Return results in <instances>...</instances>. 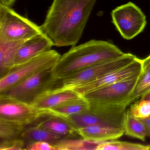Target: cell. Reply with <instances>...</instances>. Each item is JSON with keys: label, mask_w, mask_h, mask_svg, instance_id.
<instances>
[{"label": "cell", "mask_w": 150, "mask_h": 150, "mask_svg": "<svg viewBox=\"0 0 150 150\" xmlns=\"http://www.w3.org/2000/svg\"><path fill=\"white\" fill-rule=\"evenodd\" d=\"M16 0H0V4L11 7L13 6Z\"/></svg>", "instance_id": "cell-28"}, {"label": "cell", "mask_w": 150, "mask_h": 150, "mask_svg": "<svg viewBox=\"0 0 150 150\" xmlns=\"http://www.w3.org/2000/svg\"><path fill=\"white\" fill-rule=\"evenodd\" d=\"M124 135L132 137L145 140L146 136V129L144 123L139 118L133 116L129 111L126 110L124 123Z\"/></svg>", "instance_id": "cell-20"}, {"label": "cell", "mask_w": 150, "mask_h": 150, "mask_svg": "<svg viewBox=\"0 0 150 150\" xmlns=\"http://www.w3.org/2000/svg\"><path fill=\"white\" fill-rule=\"evenodd\" d=\"M99 142L82 138H64L52 145L56 150H96Z\"/></svg>", "instance_id": "cell-21"}, {"label": "cell", "mask_w": 150, "mask_h": 150, "mask_svg": "<svg viewBox=\"0 0 150 150\" xmlns=\"http://www.w3.org/2000/svg\"><path fill=\"white\" fill-rule=\"evenodd\" d=\"M137 58L131 53L100 63L61 79L60 90L73 89L106 75L131 63Z\"/></svg>", "instance_id": "cell-7"}, {"label": "cell", "mask_w": 150, "mask_h": 150, "mask_svg": "<svg viewBox=\"0 0 150 150\" xmlns=\"http://www.w3.org/2000/svg\"><path fill=\"white\" fill-rule=\"evenodd\" d=\"M20 138L24 141L26 147L30 144L40 141L47 142L53 145L64 139L59 135L35 126L26 127Z\"/></svg>", "instance_id": "cell-17"}, {"label": "cell", "mask_w": 150, "mask_h": 150, "mask_svg": "<svg viewBox=\"0 0 150 150\" xmlns=\"http://www.w3.org/2000/svg\"><path fill=\"white\" fill-rule=\"evenodd\" d=\"M26 150V146L20 137L14 140L0 142V150Z\"/></svg>", "instance_id": "cell-25"}, {"label": "cell", "mask_w": 150, "mask_h": 150, "mask_svg": "<svg viewBox=\"0 0 150 150\" xmlns=\"http://www.w3.org/2000/svg\"><path fill=\"white\" fill-rule=\"evenodd\" d=\"M138 77L100 88L82 96L90 103L128 106L135 100L131 94Z\"/></svg>", "instance_id": "cell-8"}, {"label": "cell", "mask_w": 150, "mask_h": 150, "mask_svg": "<svg viewBox=\"0 0 150 150\" xmlns=\"http://www.w3.org/2000/svg\"><path fill=\"white\" fill-rule=\"evenodd\" d=\"M53 46V42L50 38L44 33L38 34L26 40L17 52L12 70L50 50Z\"/></svg>", "instance_id": "cell-12"}, {"label": "cell", "mask_w": 150, "mask_h": 150, "mask_svg": "<svg viewBox=\"0 0 150 150\" xmlns=\"http://www.w3.org/2000/svg\"><path fill=\"white\" fill-rule=\"evenodd\" d=\"M61 56L55 50H50L13 68L0 79V93L5 92L33 75L53 67Z\"/></svg>", "instance_id": "cell-6"}, {"label": "cell", "mask_w": 150, "mask_h": 150, "mask_svg": "<svg viewBox=\"0 0 150 150\" xmlns=\"http://www.w3.org/2000/svg\"><path fill=\"white\" fill-rule=\"evenodd\" d=\"M89 103V109L86 111L65 117L76 129L92 125L124 128L128 106Z\"/></svg>", "instance_id": "cell-4"}, {"label": "cell", "mask_w": 150, "mask_h": 150, "mask_svg": "<svg viewBox=\"0 0 150 150\" xmlns=\"http://www.w3.org/2000/svg\"><path fill=\"white\" fill-rule=\"evenodd\" d=\"M150 145L113 140L100 142L96 150H149Z\"/></svg>", "instance_id": "cell-22"}, {"label": "cell", "mask_w": 150, "mask_h": 150, "mask_svg": "<svg viewBox=\"0 0 150 150\" xmlns=\"http://www.w3.org/2000/svg\"><path fill=\"white\" fill-rule=\"evenodd\" d=\"M52 68L42 71L8 90L0 93V97L32 106L46 95L59 91L61 79L54 77Z\"/></svg>", "instance_id": "cell-3"}, {"label": "cell", "mask_w": 150, "mask_h": 150, "mask_svg": "<svg viewBox=\"0 0 150 150\" xmlns=\"http://www.w3.org/2000/svg\"><path fill=\"white\" fill-rule=\"evenodd\" d=\"M80 96L72 89L55 91L39 99L32 106L37 109L48 111L67 101Z\"/></svg>", "instance_id": "cell-16"}, {"label": "cell", "mask_w": 150, "mask_h": 150, "mask_svg": "<svg viewBox=\"0 0 150 150\" xmlns=\"http://www.w3.org/2000/svg\"><path fill=\"white\" fill-rule=\"evenodd\" d=\"M78 134L85 140L104 142L116 140L124 135V128L103 125H92L79 128Z\"/></svg>", "instance_id": "cell-14"}, {"label": "cell", "mask_w": 150, "mask_h": 150, "mask_svg": "<svg viewBox=\"0 0 150 150\" xmlns=\"http://www.w3.org/2000/svg\"><path fill=\"white\" fill-rule=\"evenodd\" d=\"M25 41L0 40V79L12 70L17 52Z\"/></svg>", "instance_id": "cell-15"}, {"label": "cell", "mask_w": 150, "mask_h": 150, "mask_svg": "<svg viewBox=\"0 0 150 150\" xmlns=\"http://www.w3.org/2000/svg\"><path fill=\"white\" fill-rule=\"evenodd\" d=\"M150 90V68L142 69L131 94V97L136 100Z\"/></svg>", "instance_id": "cell-23"}, {"label": "cell", "mask_w": 150, "mask_h": 150, "mask_svg": "<svg viewBox=\"0 0 150 150\" xmlns=\"http://www.w3.org/2000/svg\"><path fill=\"white\" fill-rule=\"evenodd\" d=\"M35 126L45 129L64 138H71L79 136L77 129L64 117L47 114L37 119L27 126Z\"/></svg>", "instance_id": "cell-13"}, {"label": "cell", "mask_w": 150, "mask_h": 150, "mask_svg": "<svg viewBox=\"0 0 150 150\" xmlns=\"http://www.w3.org/2000/svg\"><path fill=\"white\" fill-rule=\"evenodd\" d=\"M112 21L122 36L131 40L144 30L146 18L141 9L132 2L117 7L111 13Z\"/></svg>", "instance_id": "cell-9"}, {"label": "cell", "mask_w": 150, "mask_h": 150, "mask_svg": "<svg viewBox=\"0 0 150 150\" xmlns=\"http://www.w3.org/2000/svg\"><path fill=\"white\" fill-rule=\"evenodd\" d=\"M0 117L17 121L28 125L45 115L47 111L35 108L20 102L0 97Z\"/></svg>", "instance_id": "cell-11"}, {"label": "cell", "mask_w": 150, "mask_h": 150, "mask_svg": "<svg viewBox=\"0 0 150 150\" xmlns=\"http://www.w3.org/2000/svg\"><path fill=\"white\" fill-rule=\"evenodd\" d=\"M96 1L53 0L41 25L43 32L54 46H75L82 36Z\"/></svg>", "instance_id": "cell-1"}, {"label": "cell", "mask_w": 150, "mask_h": 150, "mask_svg": "<svg viewBox=\"0 0 150 150\" xmlns=\"http://www.w3.org/2000/svg\"><path fill=\"white\" fill-rule=\"evenodd\" d=\"M140 100H150V90L143 95L140 97Z\"/></svg>", "instance_id": "cell-30"}, {"label": "cell", "mask_w": 150, "mask_h": 150, "mask_svg": "<svg viewBox=\"0 0 150 150\" xmlns=\"http://www.w3.org/2000/svg\"><path fill=\"white\" fill-rule=\"evenodd\" d=\"M28 150H56L54 146L51 144L46 142H35L26 146Z\"/></svg>", "instance_id": "cell-26"}, {"label": "cell", "mask_w": 150, "mask_h": 150, "mask_svg": "<svg viewBox=\"0 0 150 150\" xmlns=\"http://www.w3.org/2000/svg\"><path fill=\"white\" fill-rule=\"evenodd\" d=\"M89 107V102L83 96H80L67 101L48 111L52 115L65 118L86 111Z\"/></svg>", "instance_id": "cell-18"}, {"label": "cell", "mask_w": 150, "mask_h": 150, "mask_svg": "<svg viewBox=\"0 0 150 150\" xmlns=\"http://www.w3.org/2000/svg\"><path fill=\"white\" fill-rule=\"evenodd\" d=\"M26 126L21 122L0 117V142L19 138Z\"/></svg>", "instance_id": "cell-19"}, {"label": "cell", "mask_w": 150, "mask_h": 150, "mask_svg": "<svg viewBox=\"0 0 150 150\" xmlns=\"http://www.w3.org/2000/svg\"><path fill=\"white\" fill-rule=\"evenodd\" d=\"M143 69L142 59L136 58L133 61L95 80L73 88L72 90L82 96L100 88L122 81L137 78Z\"/></svg>", "instance_id": "cell-10"}, {"label": "cell", "mask_w": 150, "mask_h": 150, "mask_svg": "<svg viewBox=\"0 0 150 150\" xmlns=\"http://www.w3.org/2000/svg\"><path fill=\"white\" fill-rule=\"evenodd\" d=\"M144 123L146 129V136L150 137V116L146 118L140 119Z\"/></svg>", "instance_id": "cell-27"}, {"label": "cell", "mask_w": 150, "mask_h": 150, "mask_svg": "<svg viewBox=\"0 0 150 150\" xmlns=\"http://www.w3.org/2000/svg\"><path fill=\"white\" fill-rule=\"evenodd\" d=\"M125 53L108 42L92 40L74 46L52 68L55 78L62 79L85 68L122 57Z\"/></svg>", "instance_id": "cell-2"}, {"label": "cell", "mask_w": 150, "mask_h": 150, "mask_svg": "<svg viewBox=\"0 0 150 150\" xmlns=\"http://www.w3.org/2000/svg\"><path fill=\"white\" fill-rule=\"evenodd\" d=\"M42 33L41 26L0 4V40H27Z\"/></svg>", "instance_id": "cell-5"}, {"label": "cell", "mask_w": 150, "mask_h": 150, "mask_svg": "<svg viewBox=\"0 0 150 150\" xmlns=\"http://www.w3.org/2000/svg\"><path fill=\"white\" fill-rule=\"evenodd\" d=\"M129 110L130 114L137 118H146L150 116V100L140 99L132 103Z\"/></svg>", "instance_id": "cell-24"}, {"label": "cell", "mask_w": 150, "mask_h": 150, "mask_svg": "<svg viewBox=\"0 0 150 150\" xmlns=\"http://www.w3.org/2000/svg\"><path fill=\"white\" fill-rule=\"evenodd\" d=\"M142 62L143 68H150V55L144 59H142Z\"/></svg>", "instance_id": "cell-29"}]
</instances>
